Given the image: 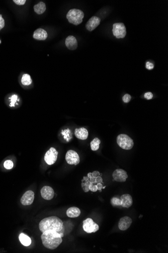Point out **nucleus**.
Returning <instances> with one entry per match:
<instances>
[{"mask_svg":"<svg viewBox=\"0 0 168 253\" xmlns=\"http://www.w3.org/2000/svg\"><path fill=\"white\" fill-rule=\"evenodd\" d=\"M39 227L42 232L48 230H52L60 233L62 238L64 236V223L56 216H50L44 218L39 223Z\"/></svg>","mask_w":168,"mask_h":253,"instance_id":"nucleus-1","label":"nucleus"},{"mask_svg":"<svg viewBox=\"0 0 168 253\" xmlns=\"http://www.w3.org/2000/svg\"><path fill=\"white\" fill-rule=\"evenodd\" d=\"M41 238L45 247L50 250L56 249L62 241L60 234L52 230H48L43 232Z\"/></svg>","mask_w":168,"mask_h":253,"instance_id":"nucleus-2","label":"nucleus"},{"mask_svg":"<svg viewBox=\"0 0 168 253\" xmlns=\"http://www.w3.org/2000/svg\"><path fill=\"white\" fill-rule=\"evenodd\" d=\"M84 17V12L79 9H73L70 10L67 13V18L71 24L77 26L83 22Z\"/></svg>","mask_w":168,"mask_h":253,"instance_id":"nucleus-3","label":"nucleus"},{"mask_svg":"<svg viewBox=\"0 0 168 253\" xmlns=\"http://www.w3.org/2000/svg\"><path fill=\"white\" fill-rule=\"evenodd\" d=\"M117 143L120 148L124 150H130L134 146L132 139L125 134H119L117 136Z\"/></svg>","mask_w":168,"mask_h":253,"instance_id":"nucleus-4","label":"nucleus"},{"mask_svg":"<svg viewBox=\"0 0 168 253\" xmlns=\"http://www.w3.org/2000/svg\"><path fill=\"white\" fill-rule=\"evenodd\" d=\"M112 32L114 36L117 39H123L126 35V30L123 23H115L113 25Z\"/></svg>","mask_w":168,"mask_h":253,"instance_id":"nucleus-5","label":"nucleus"},{"mask_svg":"<svg viewBox=\"0 0 168 253\" xmlns=\"http://www.w3.org/2000/svg\"><path fill=\"white\" fill-rule=\"evenodd\" d=\"M83 227L84 230L88 234L94 233L99 229L98 225L94 222L91 218H87L84 220Z\"/></svg>","mask_w":168,"mask_h":253,"instance_id":"nucleus-6","label":"nucleus"},{"mask_svg":"<svg viewBox=\"0 0 168 253\" xmlns=\"http://www.w3.org/2000/svg\"><path fill=\"white\" fill-rule=\"evenodd\" d=\"M58 152L55 148L51 147L47 151L45 156V161L48 165H51L55 163L58 159Z\"/></svg>","mask_w":168,"mask_h":253,"instance_id":"nucleus-7","label":"nucleus"},{"mask_svg":"<svg viewBox=\"0 0 168 253\" xmlns=\"http://www.w3.org/2000/svg\"><path fill=\"white\" fill-rule=\"evenodd\" d=\"M66 160L69 164L75 165H77L80 161L79 155L73 150L68 151L66 154Z\"/></svg>","mask_w":168,"mask_h":253,"instance_id":"nucleus-8","label":"nucleus"},{"mask_svg":"<svg viewBox=\"0 0 168 253\" xmlns=\"http://www.w3.org/2000/svg\"><path fill=\"white\" fill-rule=\"evenodd\" d=\"M113 179L117 182H125L128 177L127 172L121 169H116L112 174Z\"/></svg>","mask_w":168,"mask_h":253,"instance_id":"nucleus-9","label":"nucleus"},{"mask_svg":"<svg viewBox=\"0 0 168 253\" xmlns=\"http://www.w3.org/2000/svg\"><path fill=\"white\" fill-rule=\"evenodd\" d=\"M34 199V193L32 191H28L24 193L21 199L22 205L26 206L32 204Z\"/></svg>","mask_w":168,"mask_h":253,"instance_id":"nucleus-10","label":"nucleus"},{"mask_svg":"<svg viewBox=\"0 0 168 253\" xmlns=\"http://www.w3.org/2000/svg\"><path fill=\"white\" fill-rule=\"evenodd\" d=\"M41 195L46 200H50L54 197V191L52 187L45 186L41 189Z\"/></svg>","mask_w":168,"mask_h":253,"instance_id":"nucleus-11","label":"nucleus"},{"mask_svg":"<svg viewBox=\"0 0 168 253\" xmlns=\"http://www.w3.org/2000/svg\"><path fill=\"white\" fill-rule=\"evenodd\" d=\"M101 20L97 16H93L88 20L86 24V27L89 31L94 30L100 24Z\"/></svg>","mask_w":168,"mask_h":253,"instance_id":"nucleus-12","label":"nucleus"},{"mask_svg":"<svg viewBox=\"0 0 168 253\" xmlns=\"http://www.w3.org/2000/svg\"><path fill=\"white\" fill-rule=\"evenodd\" d=\"M132 222V218L128 216H124L121 218L118 222V228L119 229L124 231L130 227Z\"/></svg>","mask_w":168,"mask_h":253,"instance_id":"nucleus-13","label":"nucleus"},{"mask_svg":"<svg viewBox=\"0 0 168 253\" xmlns=\"http://www.w3.org/2000/svg\"><path fill=\"white\" fill-rule=\"evenodd\" d=\"M65 44L67 47L70 50H75L77 48V41L76 38L73 35H70L67 37Z\"/></svg>","mask_w":168,"mask_h":253,"instance_id":"nucleus-14","label":"nucleus"},{"mask_svg":"<svg viewBox=\"0 0 168 253\" xmlns=\"http://www.w3.org/2000/svg\"><path fill=\"white\" fill-rule=\"evenodd\" d=\"M121 200V206L122 207L128 208L133 204V200L132 197L129 194H124L120 197Z\"/></svg>","mask_w":168,"mask_h":253,"instance_id":"nucleus-15","label":"nucleus"},{"mask_svg":"<svg viewBox=\"0 0 168 253\" xmlns=\"http://www.w3.org/2000/svg\"><path fill=\"white\" fill-rule=\"evenodd\" d=\"M47 36L48 35L47 31L42 28H38L34 32L33 37L37 40L44 41L47 39Z\"/></svg>","mask_w":168,"mask_h":253,"instance_id":"nucleus-16","label":"nucleus"},{"mask_svg":"<svg viewBox=\"0 0 168 253\" xmlns=\"http://www.w3.org/2000/svg\"><path fill=\"white\" fill-rule=\"evenodd\" d=\"M75 134L77 138L82 140H86L88 137V131L84 127L76 129L75 131Z\"/></svg>","mask_w":168,"mask_h":253,"instance_id":"nucleus-17","label":"nucleus"},{"mask_svg":"<svg viewBox=\"0 0 168 253\" xmlns=\"http://www.w3.org/2000/svg\"><path fill=\"white\" fill-rule=\"evenodd\" d=\"M81 214V210L75 207H72L68 209L67 211V215L70 218H75L77 217Z\"/></svg>","mask_w":168,"mask_h":253,"instance_id":"nucleus-18","label":"nucleus"},{"mask_svg":"<svg viewBox=\"0 0 168 253\" xmlns=\"http://www.w3.org/2000/svg\"><path fill=\"white\" fill-rule=\"evenodd\" d=\"M34 10L35 13L38 14H42L45 11L46 6L45 3L40 2L34 6Z\"/></svg>","mask_w":168,"mask_h":253,"instance_id":"nucleus-19","label":"nucleus"},{"mask_svg":"<svg viewBox=\"0 0 168 253\" xmlns=\"http://www.w3.org/2000/svg\"><path fill=\"white\" fill-rule=\"evenodd\" d=\"M19 238L21 243L24 246L28 247L31 245V240L30 238L23 233L20 234Z\"/></svg>","mask_w":168,"mask_h":253,"instance_id":"nucleus-20","label":"nucleus"},{"mask_svg":"<svg viewBox=\"0 0 168 253\" xmlns=\"http://www.w3.org/2000/svg\"><path fill=\"white\" fill-rule=\"evenodd\" d=\"M32 82L30 75L24 74L23 75L21 78V83L24 86H29Z\"/></svg>","mask_w":168,"mask_h":253,"instance_id":"nucleus-21","label":"nucleus"},{"mask_svg":"<svg viewBox=\"0 0 168 253\" xmlns=\"http://www.w3.org/2000/svg\"><path fill=\"white\" fill-rule=\"evenodd\" d=\"M100 143V140L98 138H94L91 142V148L92 150L95 151L98 150Z\"/></svg>","mask_w":168,"mask_h":253,"instance_id":"nucleus-22","label":"nucleus"},{"mask_svg":"<svg viewBox=\"0 0 168 253\" xmlns=\"http://www.w3.org/2000/svg\"><path fill=\"white\" fill-rule=\"evenodd\" d=\"M111 204L113 206H119L121 205V200L117 197H113L111 199Z\"/></svg>","mask_w":168,"mask_h":253,"instance_id":"nucleus-23","label":"nucleus"},{"mask_svg":"<svg viewBox=\"0 0 168 253\" xmlns=\"http://www.w3.org/2000/svg\"><path fill=\"white\" fill-rule=\"evenodd\" d=\"M85 182H82L81 184L82 187L83 189V191L87 193L88 192L90 189H89V185L91 183V181L89 180V179L87 180H84Z\"/></svg>","mask_w":168,"mask_h":253,"instance_id":"nucleus-24","label":"nucleus"},{"mask_svg":"<svg viewBox=\"0 0 168 253\" xmlns=\"http://www.w3.org/2000/svg\"><path fill=\"white\" fill-rule=\"evenodd\" d=\"M13 163L11 160H6L4 162V166L7 169H11L13 167Z\"/></svg>","mask_w":168,"mask_h":253,"instance_id":"nucleus-25","label":"nucleus"},{"mask_svg":"<svg viewBox=\"0 0 168 253\" xmlns=\"http://www.w3.org/2000/svg\"><path fill=\"white\" fill-rule=\"evenodd\" d=\"M18 96L16 95H14L10 97V106L11 107H14L17 101Z\"/></svg>","mask_w":168,"mask_h":253,"instance_id":"nucleus-26","label":"nucleus"},{"mask_svg":"<svg viewBox=\"0 0 168 253\" xmlns=\"http://www.w3.org/2000/svg\"><path fill=\"white\" fill-rule=\"evenodd\" d=\"M131 99H132L131 95L129 94H125V95H123V97H122V100L124 103H128L130 102V101L131 100Z\"/></svg>","mask_w":168,"mask_h":253,"instance_id":"nucleus-27","label":"nucleus"},{"mask_svg":"<svg viewBox=\"0 0 168 253\" xmlns=\"http://www.w3.org/2000/svg\"><path fill=\"white\" fill-rule=\"evenodd\" d=\"M89 189H90V191H93V192H96L98 191L96 185H95L94 183H92V182H91L89 185Z\"/></svg>","mask_w":168,"mask_h":253,"instance_id":"nucleus-28","label":"nucleus"},{"mask_svg":"<svg viewBox=\"0 0 168 253\" xmlns=\"http://www.w3.org/2000/svg\"><path fill=\"white\" fill-rule=\"evenodd\" d=\"M88 177H89V180L91 181L92 183H94V184H97L96 183V178L93 177L92 174V173H89L88 174Z\"/></svg>","mask_w":168,"mask_h":253,"instance_id":"nucleus-29","label":"nucleus"},{"mask_svg":"<svg viewBox=\"0 0 168 253\" xmlns=\"http://www.w3.org/2000/svg\"><path fill=\"white\" fill-rule=\"evenodd\" d=\"M145 98L147 100H151L153 99V94L151 92H147L144 95Z\"/></svg>","mask_w":168,"mask_h":253,"instance_id":"nucleus-30","label":"nucleus"},{"mask_svg":"<svg viewBox=\"0 0 168 253\" xmlns=\"http://www.w3.org/2000/svg\"><path fill=\"white\" fill-rule=\"evenodd\" d=\"M13 2L18 5H23L26 2V0H14Z\"/></svg>","mask_w":168,"mask_h":253,"instance_id":"nucleus-31","label":"nucleus"},{"mask_svg":"<svg viewBox=\"0 0 168 253\" xmlns=\"http://www.w3.org/2000/svg\"><path fill=\"white\" fill-rule=\"evenodd\" d=\"M145 67L147 69H149V70H152V69H153L154 68V65L152 63L149 62H147L146 63Z\"/></svg>","mask_w":168,"mask_h":253,"instance_id":"nucleus-32","label":"nucleus"},{"mask_svg":"<svg viewBox=\"0 0 168 253\" xmlns=\"http://www.w3.org/2000/svg\"><path fill=\"white\" fill-rule=\"evenodd\" d=\"M5 26V21L3 19V18L2 17V15L0 14V30L4 27Z\"/></svg>","mask_w":168,"mask_h":253,"instance_id":"nucleus-33","label":"nucleus"},{"mask_svg":"<svg viewBox=\"0 0 168 253\" xmlns=\"http://www.w3.org/2000/svg\"><path fill=\"white\" fill-rule=\"evenodd\" d=\"M92 176H93V177H95V178L98 177L99 176H100V173L99 172V171H95L93 172V173H92Z\"/></svg>","mask_w":168,"mask_h":253,"instance_id":"nucleus-34","label":"nucleus"},{"mask_svg":"<svg viewBox=\"0 0 168 253\" xmlns=\"http://www.w3.org/2000/svg\"><path fill=\"white\" fill-rule=\"evenodd\" d=\"M97 187V189H98V190L99 191H102V189H103V185L101 183H98L96 184Z\"/></svg>","mask_w":168,"mask_h":253,"instance_id":"nucleus-35","label":"nucleus"},{"mask_svg":"<svg viewBox=\"0 0 168 253\" xmlns=\"http://www.w3.org/2000/svg\"><path fill=\"white\" fill-rule=\"evenodd\" d=\"M103 183V179L102 177L99 176L98 177L96 178V183Z\"/></svg>","mask_w":168,"mask_h":253,"instance_id":"nucleus-36","label":"nucleus"},{"mask_svg":"<svg viewBox=\"0 0 168 253\" xmlns=\"http://www.w3.org/2000/svg\"><path fill=\"white\" fill-rule=\"evenodd\" d=\"M0 43H1V41H0Z\"/></svg>","mask_w":168,"mask_h":253,"instance_id":"nucleus-37","label":"nucleus"}]
</instances>
